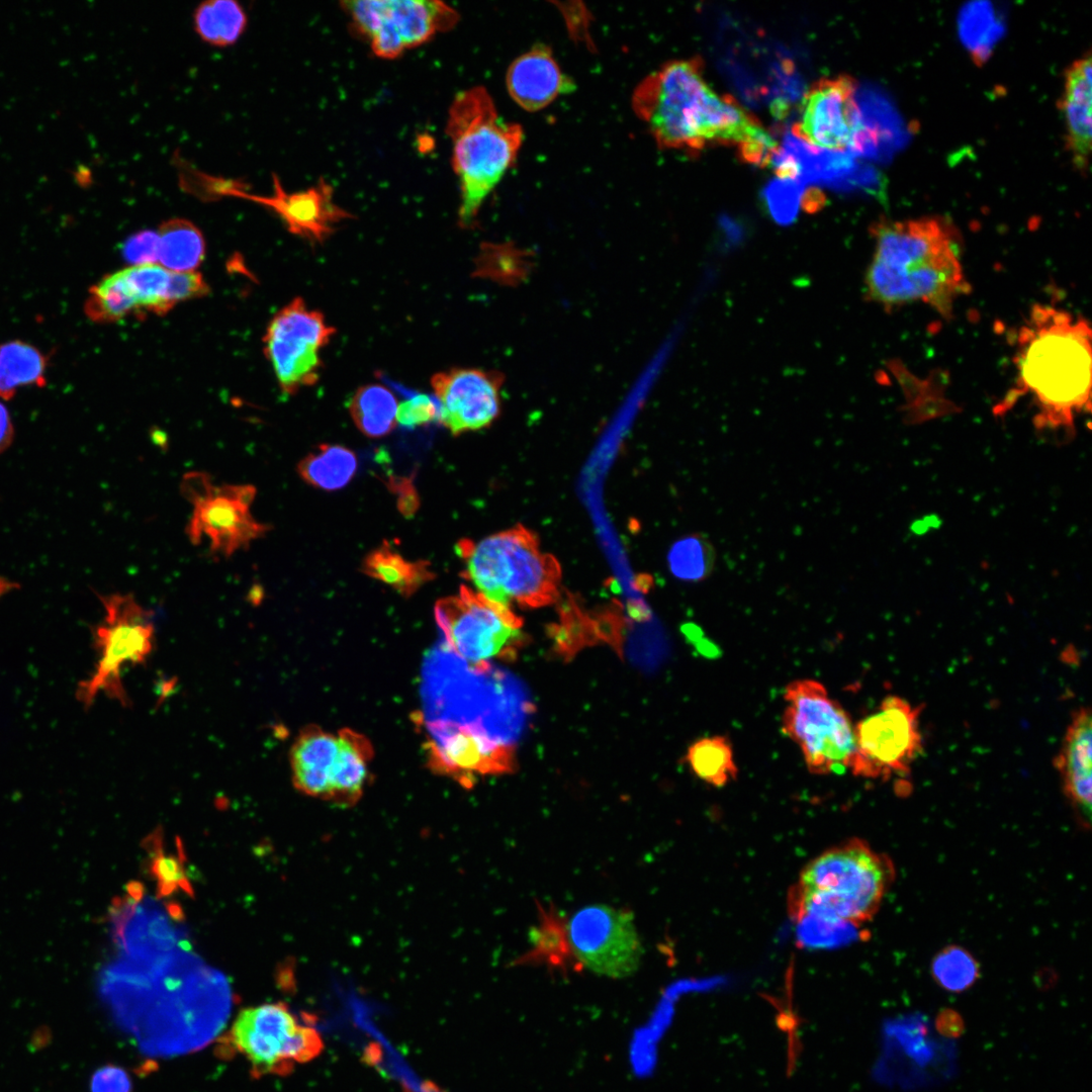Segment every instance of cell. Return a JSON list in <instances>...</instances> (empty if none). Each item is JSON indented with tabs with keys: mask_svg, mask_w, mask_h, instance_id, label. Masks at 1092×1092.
Listing matches in <instances>:
<instances>
[{
	"mask_svg": "<svg viewBox=\"0 0 1092 1092\" xmlns=\"http://www.w3.org/2000/svg\"><path fill=\"white\" fill-rule=\"evenodd\" d=\"M99 990L115 1023L151 1057L205 1048L223 1029L232 1006L228 984L209 972L145 973L112 966L102 974Z\"/></svg>",
	"mask_w": 1092,
	"mask_h": 1092,
	"instance_id": "cell-1",
	"label": "cell"
},
{
	"mask_svg": "<svg viewBox=\"0 0 1092 1092\" xmlns=\"http://www.w3.org/2000/svg\"><path fill=\"white\" fill-rule=\"evenodd\" d=\"M632 108L662 149L697 152L712 144L735 145L746 162L770 163L777 142L759 121L707 82L699 59L673 60L646 76Z\"/></svg>",
	"mask_w": 1092,
	"mask_h": 1092,
	"instance_id": "cell-2",
	"label": "cell"
},
{
	"mask_svg": "<svg viewBox=\"0 0 1092 1092\" xmlns=\"http://www.w3.org/2000/svg\"><path fill=\"white\" fill-rule=\"evenodd\" d=\"M871 236L867 298L887 310L923 303L950 317L957 299L970 290L953 225L938 216L881 218Z\"/></svg>",
	"mask_w": 1092,
	"mask_h": 1092,
	"instance_id": "cell-3",
	"label": "cell"
},
{
	"mask_svg": "<svg viewBox=\"0 0 1092 1092\" xmlns=\"http://www.w3.org/2000/svg\"><path fill=\"white\" fill-rule=\"evenodd\" d=\"M1016 386L1007 399L1029 395L1037 427L1072 428L1090 410L1091 329L1082 317L1045 304L1034 305L1016 336Z\"/></svg>",
	"mask_w": 1092,
	"mask_h": 1092,
	"instance_id": "cell-4",
	"label": "cell"
},
{
	"mask_svg": "<svg viewBox=\"0 0 1092 1092\" xmlns=\"http://www.w3.org/2000/svg\"><path fill=\"white\" fill-rule=\"evenodd\" d=\"M895 878L890 857L853 838L809 861L789 895L791 915L854 926L871 920Z\"/></svg>",
	"mask_w": 1092,
	"mask_h": 1092,
	"instance_id": "cell-5",
	"label": "cell"
},
{
	"mask_svg": "<svg viewBox=\"0 0 1092 1092\" xmlns=\"http://www.w3.org/2000/svg\"><path fill=\"white\" fill-rule=\"evenodd\" d=\"M446 133L459 181L458 222L471 228L487 196L515 164L524 140L520 124L504 120L488 91H460L448 111Z\"/></svg>",
	"mask_w": 1092,
	"mask_h": 1092,
	"instance_id": "cell-6",
	"label": "cell"
},
{
	"mask_svg": "<svg viewBox=\"0 0 1092 1092\" xmlns=\"http://www.w3.org/2000/svg\"><path fill=\"white\" fill-rule=\"evenodd\" d=\"M456 552L465 563L463 576L488 600L512 609L544 607L558 597L561 570L541 550L535 534L517 526L478 542L463 539Z\"/></svg>",
	"mask_w": 1092,
	"mask_h": 1092,
	"instance_id": "cell-7",
	"label": "cell"
},
{
	"mask_svg": "<svg viewBox=\"0 0 1092 1092\" xmlns=\"http://www.w3.org/2000/svg\"><path fill=\"white\" fill-rule=\"evenodd\" d=\"M434 613L448 650L474 671L515 660L528 640L523 620L512 609L466 585L437 601Z\"/></svg>",
	"mask_w": 1092,
	"mask_h": 1092,
	"instance_id": "cell-8",
	"label": "cell"
},
{
	"mask_svg": "<svg viewBox=\"0 0 1092 1092\" xmlns=\"http://www.w3.org/2000/svg\"><path fill=\"white\" fill-rule=\"evenodd\" d=\"M323 1048L318 1031L277 1002L243 1009L219 1038L218 1051L225 1057L241 1054L250 1063L251 1075L259 1078L287 1075L296 1064L316 1058Z\"/></svg>",
	"mask_w": 1092,
	"mask_h": 1092,
	"instance_id": "cell-9",
	"label": "cell"
},
{
	"mask_svg": "<svg viewBox=\"0 0 1092 1092\" xmlns=\"http://www.w3.org/2000/svg\"><path fill=\"white\" fill-rule=\"evenodd\" d=\"M99 599L105 610L103 620L93 629L98 660L94 671L80 682L79 701L86 707L105 693L121 706L130 700L121 678L126 664H145L153 652L154 613L140 605L131 594H110Z\"/></svg>",
	"mask_w": 1092,
	"mask_h": 1092,
	"instance_id": "cell-10",
	"label": "cell"
},
{
	"mask_svg": "<svg viewBox=\"0 0 1092 1092\" xmlns=\"http://www.w3.org/2000/svg\"><path fill=\"white\" fill-rule=\"evenodd\" d=\"M784 732L801 748L812 774L850 768L855 754L854 728L848 714L812 679L792 681L785 692Z\"/></svg>",
	"mask_w": 1092,
	"mask_h": 1092,
	"instance_id": "cell-11",
	"label": "cell"
},
{
	"mask_svg": "<svg viewBox=\"0 0 1092 1092\" xmlns=\"http://www.w3.org/2000/svg\"><path fill=\"white\" fill-rule=\"evenodd\" d=\"M180 492L192 506L187 537L193 545L207 540L213 555L229 558L270 530L251 512L254 485L216 484L208 473L190 471L181 479Z\"/></svg>",
	"mask_w": 1092,
	"mask_h": 1092,
	"instance_id": "cell-12",
	"label": "cell"
},
{
	"mask_svg": "<svg viewBox=\"0 0 1092 1092\" xmlns=\"http://www.w3.org/2000/svg\"><path fill=\"white\" fill-rule=\"evenodd\" d=\"M206 284L200 273L174 272L159 264L134 265L103 276L88 291L87 306L101 324L126 316L164 315L177 303L199 298Z\"/></svg>",
	"mask_w": 1092,
	"mask_h": 1092,
	"instance_id": "cell-13",
	"label": "cell"
},
{
	"mask_svg": "<svg viewBox=\"0 0 1092 1092\" xmlns=\"http://www.w3.org/2000/svg\"><path fill=\"white\" fill-rule=\"evenodd\" d=\"M341 6L354 29L382 59H395L459 20L458 12L442 1L353 0L342 1Z\"/></svg>",
	"mask_w": 1092,
	"mask_h": 1092,
	"instance_id": "cell-14",
	"label": "cell"
},
{
	"mask_svg": "<svg viewBox=\"0 0 1092 1092\" xmlns=\"http://www.w3.org/2000/svg\"><path fill=\"white\" fill-rule=\"evenodd\" d=\"M335 333L324 313L301 297L274 314L263 338L264 353L283 392L294 394L318 381L321 352Z\"/></svg>",
	"mask_w": 1092,
	"mask_h": 1092,
	"instance_id": "cell-15",
	"label": "cell"
},
{
	"mask_svg": "<svg viewBox=\"0 0 1092 1092\" xmlns=\"http://www.w3.org/2000/svg\"><path fill=\"white\" fill-rule=\"evenodd\" d=\"M920 711V706L889 696L874 713L861 719L854 728L852 774L882 780L907 776L922 752Z\"/></svg>",
	"mask_w": 1092,
	"mask_h": 1092,
	"instance_id": "cell-16",
	"label": "cell"
},
{
	"mask_svg": "<svg viewBox=\"0 0 1092 1092\" xmlns=\"http://www.w3.org/2000/svg\"><path fill=\"white\" fill-rule=\"evenodd\" d=\"M566 937L576 960L596 974L618 979L639 968L641 940L632 914L624 909L584 906L568 919Z\"/></svg>",
	"mask_w": 1092,
	"mask_h": 1092,
	"instance_id": "cell-17",
	"label": "cell"
},
{
	"mask_svg": "<svg viewBox=\"0 0 1092 1092\" xmlns=\"http://www.w3.org/2000/svg\"><path fill=\"white\" fill-rule=\"evenodd\" d=\"M855 90L847 75L815 82L801 101L793 132L815 149L862 150L875 135L863 122Z\"/></svg>",
	"mask_w": 1092,
	"mask_h": 1092,
	"instance_id": "cell-18",
	"label": "cell"
},
{
	"mask_svg": "<svg viewBox=\"0 0 1092 1092\" xmlns=\"http://www.w3.org/2000/svg\"><path fill=\"white\" fill-rule=\"evenodd\" d=\"M429 766L461 785L476 776L500 775L515 768L513 746L488 735L475 723L438 720L427 724Z\"/></svg>",
	"mask_w": 1092,
	"mask_h": 1092,
	"instance_id": "cell-19",
	"label": "cell"
},
{
	"mask_svg": "<svg viewBox=\"0 0 1092 1092\" xmlns=\"http://www.w3.org/2000/svg\"><path fill=\"white\" fill-rule=\"evenodd\" d=\"M503 374L475 367H452L431 378L439 422L452 435L490 426L500 413Z\"/></svg>",
	"mask_w": 1092,
	"mask_h": 1092,
	"instance_id": "cell-20",
	"label": "cell"
},
{
	"mask_svg": "<svg viewBox=\"0 0 1092 1092\" xmlns=\"http://www.w3.org/2000/svg\"><path fill=\"white\" fill-rule=\"evenodd\" d=\"M273 193L263 196L239 191L234 197L252 200L272 209L292 235L311 243L322 244L336 231L337 225L354 216L337 204L334 188L325 179L304 190L287 192L279 177L272 175Z\"/></svg>",
	"mask_w": 1092,
	"mask_h": 1092,
	"instance_id": "cell-21",
	"label": "cell"
},
{
	"mask_svg": "<svg viewBox=\"0 0 1092 1092\" xmlns=\"http://www.w3.org/2000/svg\"><path fill=\"white\" fill-rule=\"evenodd\" d=\"M1063 792L1080 824L1090 827L1092 801V718L1090 709L1080 707L1073 715L1054 760Z\"/></svg>",
	"mask_w": 1092,
	"mask_h": 1092,
	"instance_id": "cell-22",
	"label": "cell"
},
{
	"mask_svg": "<svg viewBox=\"0 0 1092 1092\" xmlns=\"http://www.w3.org/2000/svg\"><path fill=\"white\" fill-rule=\"evenodd\" d=\"M1091 54L1081 56L1066 69L1059 107L1065 125V146L1074 168L1089 170L1091 154Z\"/></svg>",
	"mask_w": 1092,
	"mask_h": 1092,
	"instance_id": "cell-23",
	"label": "cell"
},
{
	"mask_svg": "<svg viewBox=\"0 0 1092 1092\" xmlns=\"http://www.w3.org/2000/svg\"><path fill=\"white\" fill-rule=\"evenodd\" d=\"M506 83L511 97L528 111L546 107L559 94L572 88V82L561 72L551 50L543 44L523 54L510 65Z\"/></svg>",
	"mask_w": 1092,
	"mask_h": 1092,
	"instance_id": "cell-24",
	"label": "cell"
},
{
	"mask_svg": "<svg viewBox=\"0 0 1092 1092\" xmlns=\"http://www.w3.org/2000/svg\"><path fill=\"white\" fill-rule=\"evenodd\" d=\"M339 747L338 732L314 725L300 730L289 753L293 786L300 793L329 801Z\"/></svg>",
	"mask_w": 1092,
	"mask_h": 1092,
	"instance_id": "cell-25",
	"label": "cell"
},
{
	"mask_svg": "<svg viewBox=\"0 0 1092 1092\" xmlns=\"http://www.w3.org/2000/svg\"><path fill=\"white\" fill-rule=\"evenodd\" d=\"M338 736L340 747L329 801L348 807L354 805L364 792L373 748L366 736L352 729H341Z\"/></svg>",
	"mask_w": 1092,
	"mask_h": 1092,
	"instance_id": "cell-26",
	"label": "cell"
},
{
	"mask_svg": "<svg viewBox=\"0 0 1092 1092\" xmlns=\"http://www.w3.org/2000/svg\"><path fill=\"white\" fill-rule=\"evenodd\" d=\"M50 355L21 340L0 344V398L11 399L24 386L47 384Z\"/></svg>",
	"mask_w": 1092,
	"mask_h": 1092,
	"instance_id": "cell-27",
	"label": "cell"
},
{
	"mask_svg": "<svg viewBox=\"0 0 1092 1092\" xmlns=\"http://www.w3.org/2000/svg\"><path fill=\"white\" fill-rule=\"evenodd\" d=\"M363 572L410 597L425 583L435 578L429 561H410L396 551L389 542L369 552L363 561Z\"/></svg>",
	"mask_w": 1092,
	"mask_h": 1092,
	"instance_id": "cell-28",
	"label": "cell"
},
{
	"mask_svg": "<svg viewBox=\"0 0 1092 1092\" xmlns=\"http://www.w3.org/2000/svg\"><path fill=\"white\" fill-rule=\"evenodd\" d=\"M159 237L158 262L174 272H189L201 264L205 243L200 230L190 220L171 218L157 231Z\"/></svg>",
	"mask_w": 1092,
	"mask_h": 1092,
	"instance_id": "cell-29",
	"label": "cell"
},
{
	"mask_svg": "<svg viewBox=\"0 0 1092 1092\" xmlns=\"http://www.w3.org/2000/svg\"><path fill=\"white\" fill-rule=\"evenodd\" d=\"M357 470V457L342 445L322 444L303 457L297 471L309 485L328 491L347 485Z\"/></svg>",
	"mask_w": 1092,
	"mask_h": 1092,
	"instance_id": "cell-30",
	"label": "cell"
},
{
	"mask_svg": "<svg viewBox=\"0 0 1092 1092\" xmlns=\"http://www.w3.org/2000/svg\"><path fill=\"white\" fill-rule=\"evenodd\" d=\"M397 399L380 383L360 386L349 400L348 410L356 427L369 438L388 435L396 425Z\"/></svg>",
	"mask_w": 1092,
	"mask_h": 1092,
	"instance_id": "cell-31",
	"label": "cell"
},
{
	"mask_svg": "<svg viewBox=\"0 0 1092 1092\" xmlns=\"http://www.w3.org/2000/svg\"><path fill=\"white\" fill-rule=\"evenodd\" d=\"M247 15L234 0H208L194 12V28L202 40L215 46L235 43L245 31Z\"/></svg>",
	"mask_w": 1092,
	"mask_h": 1092,
	"instance_id": "cell-32",
	"label": "cell"
},
{
	"mask_svg": "<svg viewBox=\"0 0 1092 1092\" xmlns=\"http://www.w3.org/2000/svg\"><path fill=\"white\" fill-rule=\"evenodd\" d=\"M687 760L698 778L714 787L727 785L737 775L731 745L723 736L697 740L689 747Z\"/></svg>",
	"mask_w": 1092,
	"mask_h": 1092,
	"instance_id": "cell-33",
	"label": "cell"
},
{
	"mask_svg": "<svg viewBox=\"0 0 1092 1092\" xmlns=\"http://www.w3.org/2000/svg\"><path fill=\"white\" fill-rule=\"evenodd\" d=\"M930 973L940 988L962 993L979 980L981 969L979 962L967 948L951 944L932 958Z\"/></svg>",
	"mask_w": 1092,
	"mask_h": 1092,
	"instance_id": "cell-34",
	"label": "cell"
},
{
	"mask_svg": "<svg viewBox=\"0 0 1092 1092\" xmlns=\"http://www.w3.org/2000/svg\"><path fill=\"white\" fill-rule=\"evenodd\" d=\"M715 550L704 536L694 534L677 540L667 556L671 573L684 581H701L715 564Z\"/></svg>",
	"mask_w": 1092,
	"mask_h": 1092,
	"instance_id": "cell-35",
	"label": "cell"
},
{
	"mask_svg": "<svg viewBox=\"0 0 1092 1092\" xmlns=\"http://www.w3.org/2000/svg\"><path fill=\"white\" fill-rule=\"evenodd\" d=\"M150 852V874L157 883L158 895L165 897L177 891L193 895L192 887L186 875L185 856L181 846L176 854L166 853L161 842V834L156 833L147 840Z\"/></svg>",
	"mask_w": 1092,
	"mask_h": 1092,
	"instance_id": "cell-36",
	"label": "cell"
},
{
	"mask_svg": "<svg viewBox=\"0 0 1092 1092\" xmlns=\"http://www.w3.org/2000/svg\"><path fill=\"white\" fill-rule=\"evenodd\" d=\"M175 158L180 187L203 201L234 197L238 191L248 190V185L243 180L209 175L197 170L179 155Z\"/></svg>",
	"mask_w": 1092,
	"mask_h": 1092,
	"instance_id": "cell-37",
	"label": "cell"
},
{
	"mask_svg": "<svg viewBox=\"0 0 1092 1092\" xmlns=\"http://www.w3.org/2000/svg\"><path fill=\"white\" fill-rule=\"evenodd\" d=\"M439 421V405L435 397L412 392L397 405L396 422L406 429L427 426Z\"/></svg>",
	"mask_w": 1092,
	"mask_h": 1092,
	"instance_id": "cell-38",
	"label": "cell"
},
{
	"mask_svg": "<svg viewBox=\"0 0 1092 1092\" xmlns=\"http://www.w3.org/2000/svg\"><path fill=\"white\" fill-rule=\"evenodd\" d=\"M799 938L808 945L826 946L841 943L849 938V928L854 926L846 923H836L813 917H803L799 920Z\"/></svg>",
	"mask_w": 1092,
	"mask_h": 1092,
	"instance_id": "cell-39",
	"label": "cell"
},
{
	"mask_svg": "<svg viewBox=\"0 0 1092 1092\" xmlns=\"http://www.w3.org/2000/svg\"><path fill=\"white\" fill-rule=\"evenodd\" d=\"M765 196L772 214L778 219L787 220L795 215L799 204L795 179L779 177L767 187Z\"/></svg>",
	"mask_w": 1092,
	"mask_h": 1092,
	"instance_id": "cell-40",
	"label": "cell"
},
{
	"mask_svg": "<svg viewBox=\"0 0 1092 1092\" xmlns=\"http://www.w3.org/2000/svg\"><path fill=\"white\" fill-rule=\"evenodd\" d=\"M158 251V233L151 230H143L129 236L121 247L122 257L131 266L156 264Z\"/></svg>",
	"mask_w": 1092,
	"mask_h": 1092,
	"instance_id": "cell-41",
	"label": "cell"
},
{
	"mask_svg": "<svg viewBox=\"0 0 1092 1092\" xmlns=\"http://www.w3.org/2000/svg\"><path fill=\"white\" fill-rule=\"evenodd\" d=\"M90 1088L91 1092H130L131 1080L124 1069L106 1065L95 1071Z\"/></svg>",
	"mask_w": 1092,
	"mask_h": 1092,
	"instance_id": "cell-42",
	"label": "cell"
},
{
	"mask_svg": "<svg viewBox=\"0 0 1092 1092\" xmlns=\"http://www.w3.org/2000/svg\"><path fill=\"white\" fill-rule=\"evenodd\" d=\"M389 487L397 494V506L404 516H412L419 507V497L411 479L393 478Z\"/></svg>",
	"mask_w": 1092,
	"mask_h": 1092,
	"instance_id": "cell-43",
	"label": "cell"
},
{
	"mask_svg": "<svg viewBox=\"0 0 1092 1092\" xmlns=\"http://www.w3.org/2000/svg\"><path fill=\"white\" fill-rule=\"evenodd\" d=\"M935 1027L941 1035L958 1037L963 1034L965 1023L960 1013L953 1009L945 1008L937 1014Z\"/></svg>",
	"mask_w": 1092,
	"mask_h": 1092,
	"instance_id": "cell-44",
	"label": "cell"
},
{
	"mask_svg": "<svg viewBox=\"0 0 1092 1092\" xmlns=\"http://www.w3.org/2000/svg\"><path fill=\"white\" fill-rule=\"evenodd\" d=\"M14 429L7 407L0 402V453L5 451L11 444Z\"/></svg>",
	"mask_w": 1092,
	"mask_h": 1092,
	"instance_id": "cell-45",
	"label": "cell"
},
{
	"mask_svg": "<svg viewBox=\"0 0 1092 1092\" xmlns=\"http://www.w3.org/2000/svg\"><path fill=\"white\" fill-rule=\"evenodd\" d=\"M151 436H152V439L154 441V444H156L157 446H160V447L167 446V437L165 435H163L162 431L154 430V432L152 433Z\"/></svg>",
	"mask_w": 1092,
	"mask_h": 1092,
	"instance_id": "cell-46",
	"label": "cell"
}]
</instances>
